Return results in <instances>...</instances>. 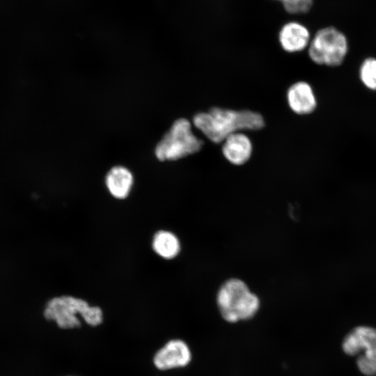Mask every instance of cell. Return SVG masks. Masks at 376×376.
Here are the masks:
<instances>
[{"label": "cell", "mask_w": 376, "mask_h": 376, "mask_svg": "<svg viewBox=\"0 0 376 376\" xmlns=\"http://www.w3.org/2000/svg\"><path fill=\"white\" fill-rule=\"evenodd\" d=\"M286 97L290 109L297 114H310L316 109L315 95L306 81H299L292 84L287 91Z\"/></svg>", "instance_id": "obj_8"}, {"label": "cell", "mask_w": 376, "mask_h": 376, "mask_svg": "<svg viewBox=\"0 0 376 376\" xmlns=\"http://www.w3.org/2000/svg\"><path fill=\"white\" fill-rule=\"evenodd\" d=\"M154 251L164 259H173L180 251V243L177 236L168 230L157 232L152 243Z\"/></svg>", "instance_id": "obj_12"}, {"label": "cell", "mask_w": 376, "mask_h": 376, "mask_svg": "<svg viewBox=\"0 0 376 376\" xmlns=\"http://www.w3.org/2000/svg\"><path fill=\"white\" fill-rule=\"evenodd\" d=\"M217 304L221 317L230 323L253 318L260 308L258 296L238 279H228L221 285Z\"/></svg>", "instance_id": "obj_2"}, {"label": "cell", "mask_w": 376, "mask_h": 376, "mask_svg": "<svg viewBox=\"0 0 376 376\" xmlns=\"http://www.w3.org/2000/svg\"><path fill=\"white\" fill-rule=\"evenodd\" d=\"M308 46V56L315 63L330 67L342 64L349 49L345 35L333 26L318 30Z\"/></svg>", "instance_id": "obj_5"}, {"label": "cell", "mask_w": 376, "mask_h": 376, "mask_svg": "<svg viewBox=\"0 0 376 376\" xmlns=\"http://www.w3.org/2000/svg\"><path fill=\"white\" fill-rule=\"evenodd\" d=\"M279 41L287 52L295 53L304 50L309 45L310 33L303 24L290 22L284 24L279 33Z\"/></svg>", "instance_id": "obj_10"}, {"label": "cell", "mask_w": 376, "mask_h": 376, "mask_svg": "<svg viewBox=\"0 0 376 376\" xmlns=\"http://www.w3.org/2000/svg\"><path fill=\"white\" fill-rule=\"evenodd\" d=\"M133 175L125 167L116 166L111 168L105 178V183L109 193L116 198H125L133 185Z\"/></svg>", "instance_id": "obj_11"}, {"label": "cell", "mask_w": 376, "mask_h": 376, "mask_svg": "<svg viewBox=\"0 0 376 376\" xmlns=\"http://www.w3.org/2000/svg\"><path fill=\"white\" fill-rule=\"evenodd\" d=\"M193 124L208 139L222 143L229 135L243 130H258L265 126L261 114L251 110L212 107L193 117Z\"/></svg>", "instance_id": "obj_1"}, {"label": "cell", "mask_w": 376, "mask_h": 376, "mask_svg": "<svg viewBox=\"0 0 376 376\" xmlns=\"http://www.w3.org/2000/svg\"><path fill=\"white\" fill-rule=\"evenodd\" d=\"M359 78L369 90L376 91V58H366L359 68Z\"/></svg>", "instance_id": "obj_13"}, {"label": "cell", "mask_w": 376, "mask_h": 376, "mask_svg": "<svg viewBox=\"0 0 376 376\" xmlns=\"http://www.w3.org/2000/svg\"><path fill=\"white\" fill-rule=\"evenodd\" d=\"M343 350L357 356L359 370L366 376H376V329L359 326L344 338Z\"/></svg>", "instance_id": "obj_6"}, {"label": "cell", "mask_w": 376, "mask_h": 376, "mask_svg": "<svg viewBox=\"0 0 376 376\" xmlns=\"http://www.w3.org/2000/svg\"><path fill=\"white\" fill-rule=\"evenodd\" d=\"M221 152L230 164L242 165L250 159L253 145L247 135L237 132L229 135L222 142Z\"/></svg>", "instance_id": "obj_9"}, {"label": "cell", "mask_w": 376, "mask_h": 376, "mask_svg": "<svg viewBox=\"0 0 376 376\" xmlns=\"http://www.w3.org/2000/svg\"><path fill=\"white\" fill-rule=\"evenodd\" d=\"M283 3L284 9L290 14H303L308 12L313 0H279Z\"/></svg>", "instance_id": "obj_14"}, {"label": "cell", "mask_w": 376, "mask_h": 376, "mask_svg": "<svg viewBox=\"0 0 376 376\" xmlns=\"http://www.w3.org/2000/svg\"><path fill=\"white\" fill-rule=\"evenodd\" d=\"M77 314L81 315L83 320L93 327L100 324L103 320L102 311L100 307L91 306L85 300L70 295L52 299L47 302L44 311L47 320L56 322L60 328L64 329L81 327Z\"/></svg>", "instance_id": "obj_3"}, {"label": "cell", "mask_w": 376, "mask_h": 376, "mask_svg": "<svg viewBox=\"0 0 376 376\" xmlns=\"http://www.w3.org/2000/svg\"><path fill=\"white\" fill-rule=\"evenodd\" d=\"M191 360V352L188 345L180 339L167 342L153 357L155 367L161 370L187 366Z\"/></svg>", "instance_id": "obj_7"}, {"label": "cell", "mask_w": 376, "mask_h": 376, "mask_svg": "<svg viewBox=\"0 0 376 376\" xmlns=\"http://www.w3.org/2000/svg\"><path fill=\"white\" fill-rule=\"evenodd\" d=\"M203 144L192 132L191 122L179 118L157 143L155 153L160 161L177 160L198 152Z\"/></svg>", "instance_id": "obj_4"}]
</instances>
